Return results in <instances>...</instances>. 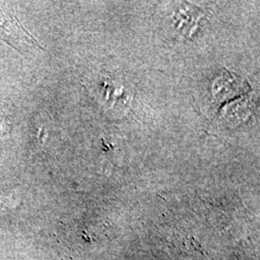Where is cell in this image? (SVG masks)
Listing matches in <instances>:
<instances>
[{
    "mask_svg": "<svg viewBox=\"0 0 260 260\" xmlns=\"http://www.w3.org/2000/svg\"><path fill=\"white\" fill-rule=\"evenodd\" d=\"M0 40L22 53L34 47H41L14 12L2 5H0Z\"/></svg>",
    "mask_w": 260,
    "mask_h": 260,
    "instance_id": "cell-1",
    "label": "cell"
}]
</instances>
